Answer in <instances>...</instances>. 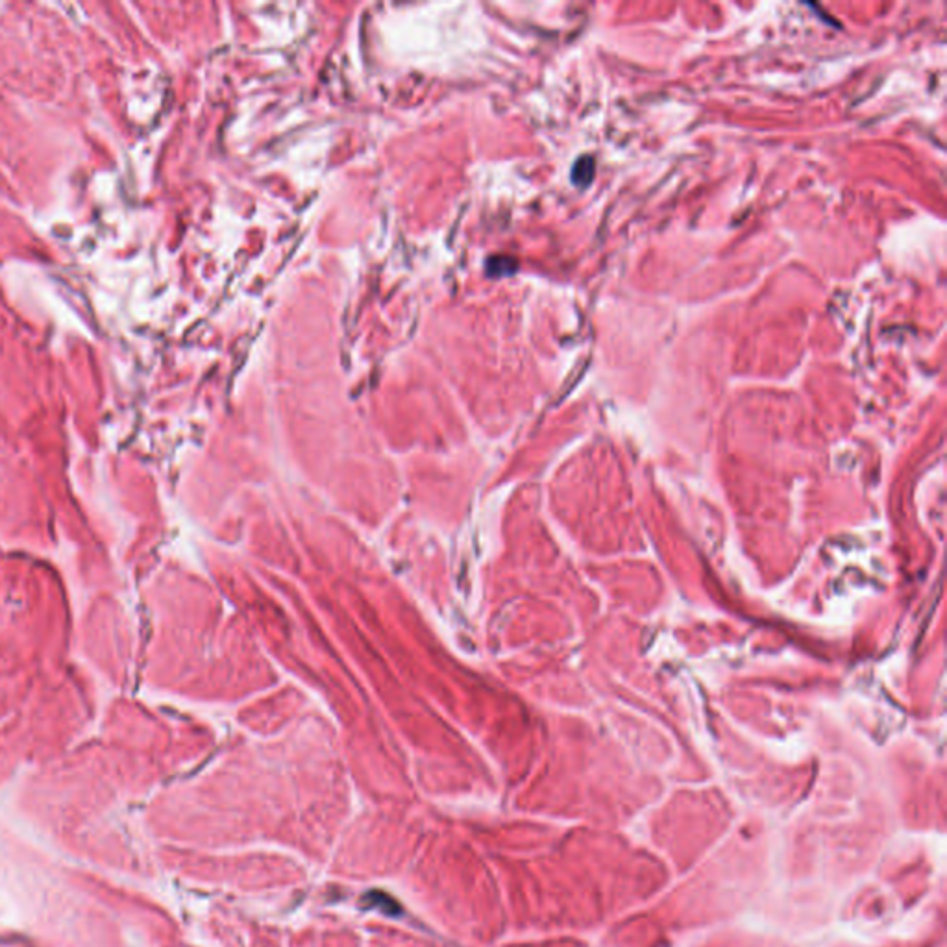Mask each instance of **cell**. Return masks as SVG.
<instances>
[{
  "instance_id": "cell-1",
  "label": "cell",
  "mask_w": 947,
  "mask_h": 947,
  "mask_svg": "<svg viewBox=\"0 0 947 947\" xmlns=\"http://www.w3.org/2000/svg\"><path fill=\"white\" fill-rule=\"evenodd\" d=\"M594 169H596V165H594V159L590 156L579 157L574 163V166H572V182H574V186H578V187L590 186V182L594 178Z\"/></svg>"
},
{
  "instance_id": "cell-2",
  "label": "cell",
  "mask_w": 947,
  "mask_h": 947,
  "mask_svg": "<svg viewBox=\"0 0 947 947\" xmlns=\"http://www.w3.org/2000/svg\"><path fill=\"white\" fill-rule=\"evenodd\" d=\"M517 270V261L513 257H504V256H498V257H492L489 261V272L490 274H496V276H501V274H511Z\"/></svg>"
}]
</instances>
